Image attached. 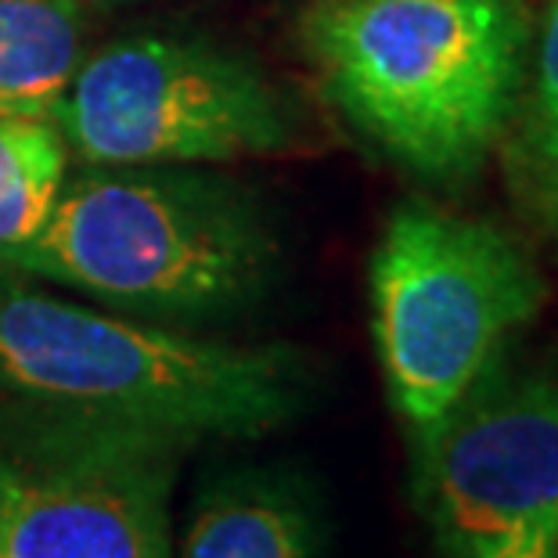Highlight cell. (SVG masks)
<instances>
[{"instance_id": "obj_1", "label": "cell", "mask_w": 558, "mask_h": 558, "mask_svg": "<svg viewBox=\"0 0 558 558\" xmlns=\"http://www.w3.org/2000/svg\"><path fill=\"white\" fill-rule=\"evenodd\" d=\"M314 361L87 311L0 264V400L148 425L202 444L253 439L311 408Z\"/></svg>"}, {"instance_id": "obj_2", "label": "cell", "mask_w": 558, "mask_h": 558, "mask_svg": "<svg viewBox=\"0 0 558 558\" xmlns=\"http://www.w3.org/2000/svg\"><path fill=\"white\" fill-rule=\"evenodd\" d=\"M303 47L372 145L418 177L461 181L515 120L533 22L522 0H317Z\"/></svg>"}, {"instance_id": "obj_3", "label": "cell", "mask_w": 558, "mask_h": 558, "mask_svg": "<svg viewBox=\"0 0 558 558\" xmlns=\"http://www.w3.org/2000/svg\"><path fill=\"white\" fill-rule=\"evenodd\" d=\"M281 248L259 202L217 173L101 166L62 184L29 242L0 248L26 278L148 317H223L259 303Z\"/></svg>"}, {"instance_id": "obj_4", "label": "cell", "mask_w": 558, "mask_h": 558, "mask_svg": "<svg viewBox=\"0 0 558 558\" xmlns=\"http://www.w3.org/2000/svg\"><path fill=\"white\" fill-rule=\"evenodd\" d=\"M544 300L533 256L497 223L400 206L372 253V336L403 425L444 418Z\"/></svg>"}, {"instance_id": "obj_5", "label": "cell", "mask_w": 558, "mask_h": 558, "mask_svg": "<svg viewBox=\"0 0 558 558\" xmlns=\"http://www.w3.org/2000/svg\"><path fill=\"white\" fill-rule=\"evenodd\" d=\"M187 439L0 400V558H170Z\"/></svg>"}, {"instance_id": "obj_6", "label": "cell", "mask_w": 558, "mask_h": 558, "mask_svg": "<svg viewBox=\"0 0 558 558\" xmlns=\"http://www.w3.org/2000/svg\"><path fill=\"white\" fill-rule=\"evenodd\" d=\"M90 166H192L278 156L295 112L242 54L209 40L130 37L76 69L51 112Z\"/></svg>"}, {"instance_id": "obj_7", "label": "cell", "mask_w": 558, "mask_h": 558, "mask_svg": "<svg viewBox=\"0 0 558 558\" xmlns=\"http://www.w3.org/2000/svg\"><path fill=\"white\" fill-rule=\"evenodd\" d=\"M414 436L411 497L444 558L512 537L558 541V375L497 357Z\"/></svg>"}, {"instance_id": "obj_8", "label": "cell", "mask_w": 558, "mask_h": 558, "mask_svg": "<svg viewBox=\"0 0 558 558\" xmlns=\"http://www.w3.org/2000/svg\"><path fill=\"white\" fill-rule=\"evenodd\" d=\"M325 508L295 469H239L198 497L181 558H320Z\"/></svg>"}, {"instance_id": "obj_9", "label": "cell", "mask_w": 558, "mask_h": 558, "mask_svg": "<svg viewBox=\"0 0 558 558\" xmlns=\"http://www.w3.org/2000/svg\"><path fill=\"white\" fill-rule=\"evenodd\" d=\"M80 0H0V112L51 116L83 65Z\"/></svg>"}, {"instance_id": "obj_10", "label": "cell", "mask_w": 558, "mask_h": 558, "mask_svg": "<svg viewBox=\"0 0 558 558\" xmlns=\"http://www.w3.org/2000/svg\"><path fill=\"white\" fill-rule=\"evenodd\" d=\"M69 145L44 116L0 112V248L29 242L65 184Z\"/></svg>"}, {"instance_id": "obj_11", "label": "cell", "mask_w": 558, "mask_h": 558, "mask_svg": "<svg viewBox=\"0 0 558 558\" xmlns=\"http://www.w3.org/2000/svg\"><path fill=\"white\" fill-rule=\"evenodd\" d=\"M515 156H558V0H551L541 40L533 47L526 126Z\"/></svg>"}, {"instance_id": "obj_12", "label": "cell", "mask_w": 558, "mask_h": 558, "mask_svg": "<svg viewBox=\"0 0 558 558\" xmlns=\"http://www.w3.org/2000/svg\"><path fill=\"white\" fill-rule=\"evenodd\" d=\"M512 173L519 177V195L558 239V156H512Z\"/></svg>"}, {"instance_id": "obj_13", "label": "cell", "mask_w": 558, "mask_h": 558, "mask_svg": "<svg viewBox=\"0 0 558 558\" xmlns=\"http://www.w3.org/2000/svg\"><path fill=\"white\" fill-rule=\"evenodd\" d=\"M465 558H558V541L530 533V537H512V541L494 544V548H483Z\"/></svg>"}, {"instance_id": "obj_14", "label": "cell", "mask_w": 558, "mask_h": 558, "mask_svg": "<svg viewBox=\"0 0 558 558\" xmlns=\"http://www.w3.org/2000/svg\"><path fill=\"white\" fill-rule=\"evenodd\" d=\"M112 4H130V0H112Z\"/></svg>"}]
</instances>
